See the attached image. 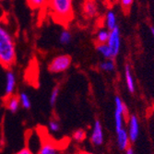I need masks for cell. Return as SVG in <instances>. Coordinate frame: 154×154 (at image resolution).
Here are the masks:
<instances>
[{"mask_svg": "<svg viewBox=\"0 0 154 154\" xmlns=\"http://www.w3.org/2000/svg\"><path fill=\"white\" fill-rule=\"evenodd\" d=\"M16 61L15 43L10 33L0 25V64L4 67H11Z\"/></svg>", "mask_w": 154, "mask_h": 154, "instance_id": "obj_1", "label": "cell"}, {"mask_svg": "<svg viewBox=\"0 0 154 154\" xmlns=\"http://www.w3.org/2000/svg\"><path fill=\"white\" fill-rule=\"evenodd\" d=\"M53 18L61 23H67L73 18V0H48Z\"/></svg>", "mask_w": 154, "mask_h": 154, "instance_id": "obj_2", "label": "cell"}, {"mask_svg": "<svg viewBox=\"0 0 154 154\" xmlns=\"http://www.w3.org/2000/svg\"><path fill=\"white\" fill-rule=\"evenodd\" d=\"M71 64V58L66 54L58 55L54 57L51 63L49 64V71L52 73H61L66 71V69L70 66Z\"/></svg>", "mask_w": 154, "mask_h": 154, "instance_id": "obj_3", "label": "cell"}, {"mask_svg": "<svg viewBox=\"0 0 154 154\" xmlns=\"http://www.w3.org/2000/svg\"><path fill=\"white\" fill-rule=\"evenodd\" d=\"M115 124H116V131L118 132L124 127V116L125 114V105L118 96L115 99Z\"/></svg>", "mask_w": 154, "mask_h": 154, "instance_id": "obj_4", "label": "cell"}, {"mask_svg": "<svg viewBox=\"0 0 154 154\" xmlns=\"http://www.w3.org/2000/svg\"><path fill=\"white\" fill-rule=\"evenodd\" d=\"M107 45L110 46L112 53H113V57H117L121 47V38H120V32L118 29V26L115 28L114 30L110 31V36L107 42Z\"/></svg>", "mask_w": 154, "mask_h": 154, "instance_id": "obj_5", "label": "cell"}, {"mask_svg": "<svg viewBox=\"0 0 154 154\" xmlns=\"http://www.w3.org/2000/svg\"><path fill=\"white\" fill-rule=\"evenodd\" d=\"M91 140L94 146H101L103 143V131L100 121H95L94 123L91 136Z\"/></svg>", "mask_w": 154, "mask_h": 154, "instance_id": "obj_6", "label": "cell"}, {"mask_svg": "<svg viewBox=\"0 0 154 154\" xmlns=\"http://www.w3.org/2000/svg\"><path fill=\"white\" fill-rule=\"evenodd\" d=\"M128 136L130 141L135 142L139 133V124H138V119L136 116H132L129 119V125H128Z\"/></svg>", "mask_w": 154, "mask_h": 154, "instance_id": "obj_7", "label": "cell"}, {"mask_svg": "<svg viewBox=\"0 0 154 154\" xmlns=\"http://www.w3.org/2000/svg\"><path fill=\"white\" fill-rule=\"evenodd\" d=\"M116 134H117V144L119 149L125 150L129 147V141H130L128 131L122 128L121 130L116 132Z\"/></svg>", "mask_w": 154, "mask_h": 154, "instance_id": "obj_8", "label": "cell"}, {"mask_svg": "<svg viewBox=\"0 0 154 154\" xmlns=\"http://www.w3.org/2000/svg\"><path fill=\"white\" fill-rule=\"evenodd\" d=\"M97 5L94 0H86L83 5V12L85 16L89 19H91L97 14Z\"/></svg>", "mask_w": 154, "mask_h": 154, "instance_id": "obj_9", "label": "cell"}, {"mask_svg": "<svg viewBox=\"0 0 154 154\" xmlns=\"http://www.w3.org/2000/svg\"><path fill=\"white\" fill-rule=\"evenodd\" d=\"M16 86V77L13 72L8 71L7 73V84H6V95L10 96L14 92Z\"/></svg>", "mask_w": 154, "mask_h": 154, "instance_id": "obj_10", "label": "cell"}, {"mask_svg": "<svg viewBox=\"0 0 154 154\" xmlns=\"http://www.w3.org/2000/svg\"><path fill=\"white\" fill-rule=\"evenodd\" d=\"M57 152L58 148L51 141H45L39 150L40 154H55Z\"/></svg>", "mask_w": 154, "mask_h": 154, "instance_id": "obj_11", "label": "cell"}, {"mask_svg": "<svg viewBox=\"0 0 154 154\" xmlns=\"http://www.w3.org/2000/svg\"><path fill=\"white\" fill-rule=\"evenodd\" d=\"M125 82H127V86L128 91L133 93L135 91V82H134V78L131 72L130 66L128 65L125 66Z\"/></svg>", "mask_w": 154, "mask_h": 154, "instance_id": "obj_12", "label": "cell"}, {"mask_svg": "<svg viewBox=\"0 0 154 154\" xmlns=\"http://www.w3.org/2000/svg\"><path fill=\"white\" fill-rule=\"evenodd\" d=\"M105 24L109 31L114 30L115 28L117 27V21H116V15L114 11L109 10L106 14L105 17Z\"/></svg>", "mask_w": 154, "mask_h": 154, "instance_id": "obj_13", "label": "cell"}, {"mask_svg": "<svg viewBox=\"0 0 154 154\" xmlns=\"http://www.w3.org/2000/svg\"><path fill=\"white\" fill-rule=\"evenodd\" d=\"M20 98H18L17 96H8L7 98V106L8 108L9 111H11L12 113H16V112L19 110L20 107Z\"/></svg>", "mask_w": 154, "mask_h": 154, "instance_id": "obj_14", "label": "cell"}, {"mask_svg": "<svg viewBox=\"0 0 154 154\" xmlns=\"http://www.w3.org/2000/svg\"><path fill=\"white\" fill-rule=\"evenodd\" d=\"M97 51L99 52L103 57L106 59H112L113 57V53L110 48V46L106 44H99L97 45Z\"/></svg>", "mask_w": 154, "mask_h": 154, "instance_id": "obj_15", "label": "cell"}, {"mask_svg": "<svg viewBox=\"0 0 154 154\" xmlns=\"http://www.w3.org/2000/svg\"><path fill=\"white\" fill-rule=\"evenodd\" d=\"M110 36V31L107 29H102L99 32H97L96 34V42H97V45L99 44H106L108 42Z\"/></svg>", "mask_w": 154, "mask_h": 154, "instance_id": "obj_16", "label": "cell"}, {"mask_svg": "<svg viewBox=\"0 0 154 154\" xmlns=\"http://www.w3.org/2000/svg\"><path fill=\"white\" fill-rule=\"evenodd\" d=\"M100 68L103 71H106V72H111L113 71L115 69V63L112 59H107L106 61L101 63L100 65Z\"/></svg>", "mask_w": 154, "mask_h": 154, "instance_id": "obj_17", "label": "cell"}, {"mask_svg": "<svg viewBox=\"0 0 154 154\" xmlns=\"http://www.w3.org/2000/svg\"><path fill=\"white\" fill-rule=\"evenodd\" d=\"M27 2L32 9H38L44 8V6L47 2V0H27Z\"/></svg>", "mask_w": 154, "mask_h": 154, "instance_id": "obj_18", "label": "cell"}, {"mask_svg": "<svg viewBox=\"0 0 154 154\" xmlns=\"http://www.w3.org/2000/svg\"><path fill=\"white\" fill-rule=\"evenodd\" d=\"M71 39H72V36H71V33L69 32L67 30H64L61 34H60V38H59V41L62 45H67L71 42Z\"/></svg>", "mask_w": 154, "mask_h": 154, "instance_id": "obj_19", "label": "cell"}, {"mask_svg": "<svg viewBox=\"0 0 154 154\" xmlns=\"http://www.w3.org/2000/svg\"><path fill=\"white\" fill-rule=\"evenodd\" d=\"M20 103L23 108L29 109L31 107V100H30L29 96H28L26 93L22 92L20 94Z\"/></svg>", "mask_w": 154, "mask_h": 154, "instance_id": "obj_20", "label": "cell"}, {"mask_svg": "<svg viewBox=\"0 0 154 154\" xmlns=\"http://www.w3.org/2000/svg\"><path fill=\"white\" fill-rule=\"evenodd\" d=\"M58 95H59V87L57 86L53 89V91L51 92V96H50V104L52 106H54L55 103H57Z\"/></svg>", "mask_w": 154, "mask_h": 154, "instance_id": "obj_21", "label": "cell"}, {"mask_svg": "<svg viewBox=\"0 0 154 154\" xmlns=\"http://www.w3.org/2000/svg\"><path fill=\"white\" fill-rule=\"evenodd\" d=\"M85 137H86V133H85V131L82 130V129H78L73 134V138L75 139L76 141H78V142L83 141L84 139H85Z\"/></svg>", "mask_w": 154, "mask_h": 154, "instance_id": "obj_22", "label": "cell"}, {"mask_svg": "<svg viewBox=\"0 0 154 154\" xmlns=\"http://www.w3.org/2000/svg\"><path fill=\"white\" fill-rule=\"evenodd\" d=\"M60 128V125L57 121H50L49 123V129L53 132H57Z\"/></svg>", "mask_w": 154, "mask_h": 154, "instance_id": "obj_23", "label": "cell"}, {"mask_svg": "<svg viewBox=\"0 0 154 154\" xmlns=\"http://www.w3.org/2000/svg\"><path fill=\"white\" fill-rule=\"evenodd\" d=\"M134 0H121V6L124 10H128L132 6Z\"/></svg>", "mask_w": 154, "mask_h": 154, "instance_id": "obj_24", "label": "cell"}, {"mask_svg": "<svg viewBox=\"0 0 154 154\" xmlns=\"http://www.w3.org/2000/svg\"><path fill=\"white\" fill-rule=\"evenodd\" d=\"M18 153H19V154H31L32 151L30 150L29 148H24V149H22L21 150H20Z\"/></svg>", "mask_w": 154, "mask_h": 154, "instance_id": "obj_25", "label": "cell"}, {"mask_svg": "<svg viewBox=\"0 0 154 154\" xmlns=\"http://www.w3.org/2000/svg\"><path fill=\"white\" fill-rule=\"evenodd\" d=\"M125 153H128V154H133L134 153V150H133V149L132 148H130V147H128L127 149L125 150Z\"/></svg>", "mask_w": 154, "mask_h": 154, "instance_id": "obj_26", "label": "cell"}, {"mask_svg": "<svg viewBox=\"0 0 154 154\" xmlns=\"http://www.w3.org/2000/svg\"><path fill=\"white\" fill-rule=\"evenodd\" d=\"M150 32H151V34H152V36L154 38V27H151L150 28Z\"/></svg>", "mask_w": 154, "mask_h": 154, "instance_id": "obj_27", "label": "cell"}, {"mask_svg": "<svg viewBox=\"0 0 154 154\" xmlns=\"http://www.w3.org/2000/svg\"><path fill=\"white\" fill-rule=\"evenodd\" d=\"M0 1H1V0H0Z\"/></svg>", "mask_w": 154, "mask_h": 154, "instance_id": "obj_28", "label": "cell"}]
</instances>
